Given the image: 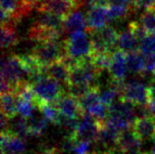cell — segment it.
Segmentation results:
<instances>
[{"instance_id":"1","label":"cell","mask_w":155,"mask_h":154,"mask_svg":"<svg viewBox=\"0 0 155 154\" xmlns=\"http://www.w3.org/2000/svg\"><path fill=\"white\" fill-rule=\"evenodd\" d=\"M25 83H30L28 76L24 68L21 56L3 55L1 60V92L16 91Z\"/></svg>"},{"instance_id":"2","label":"cell","mask_w":155,"mask_h":154,"mask_svg":"<svg viewBox=\"0 0 155 154\" xmlns=\"http://www.w3.org/2000/svg\"><path fill=\"white\" fill-rule=\"evenodd\" d=\"M64 46L67 58L73 62L89 58L93 53L89 32L78 31L69 34L68 38L64 40Z\"/></svg>"},{"instance_id":"3","label":"cell","mask_w":155,"mask_h":154,"mask_svg":"<svg viewBox=\"0 0 155 154\" xmlns=\"http://www.w3.org/2000/svg\"><path fill=\"white\" fill-rule=\"evenodd\" d=\"M31 86L35 94L38 107L43 103L55 104L56 101L60 98V96L66 91L64 90L60 83L45 75L32 83Z\"/></svg>"},{"instance_id":"4","label":"cell","mask_w":155,"mask_h":154,"mask_svg":"<svg viewBox=\"0 0 155 154\" xmlns=\"http://www.w3.org/2000/svg\"><path fill=\"white\" fill-rule=\"evenodd\" d=\"M31 54L38 60L43 67L67 57L64 41L61 40H50V41L35 43Z\"/></svg>"},{"instance_id":"5","label":"cell","mask_w":155,"mask_h":154,"mask_svg":"<svg viewBox=\"0 0 155 154\" xmlns=\"http://www.w3.org/2000/svg\"><path fill=\"white\" fill-rule=\"evenodd\" d=\"M120 99L130 102L134 106H148L149 87L138 80H130L121 86Z\"/></svg>"},{"instance_id":"6","label":"cell","mask_w":155,"mask_h":154,"mask_svg":"<svg viewBox=\"0 0 155 154\" xmlns=\"http://www.w3.org/2000/svg\"><path fill=\"white\" fill-rule=\"evenodd\" d=\"M1 25H15L34 9L27 0H0Z\"/></svg>"},{"instance_id":"7","label":"cell","mask_w":155,"mask_h":154,"mask_svg":"<svg viewBox=\"0 0 155 154\" xmlns=\"http://www.w3.org/2000/svg\"><path fill=\"white\" fill-rule=\"evenodd\" d=\"M84 1V0H44L38 4L36 9L39 13H50L64 19L83 6Z\"/></svg>"},{"instance_id":"8","label":"cell","mask_w":155,"mask_h":154,"mask_svg":"<svg viewBox=\"0 0 155 154\" xmlns=\"http://www.w3.org/2000/svg\"><path fill=\"white\" fill-rule=\"evenodd\" d=\"M99 131V122L95 120L88 113H85L83 118L80 119V122L76 131L71 136L75 140L89 141V143H95L97 135Z\"/></svg>"},{"instance_id":"9","label":"cell","mask_w":155,"mask_h":154,"mask_svg":"<svg viewBox=\"0 0 155 154\" xmlns=\"http://www.w3.org/2000/svg\"><path fill=\"white\" fill-rule=\"evenodd\" d=\"M55 105L60 114L68 118L80 120L85 114L79 98H77L67 90L60 96V98L55 102Z\"/></svg>"},{"instance_id":"10","label":"cell","mask_w":155,"mask_h":154,"mask_svg":"<svg viewBox=\"0 0 155 154\" xmlns=\"http://www.w3.org/2000/svg\"><path fill=\"white\" fill-rule=\"evenodd\" d=\"M129 68L127 64V54L121 50H115L113 52V60L111 67L109 69L112 82L117 84H123L127 78Z\"/></svg>"},{"instance_id":"11","label":"cell","mask_w":155,"mask_h":154,"mask_svg":"<svg viewBox=\"0 0 155 154\" xmlns=\"http://www.w3.org/2000/svg\"><path fill=\"white\" fill-rule=\"evenodd\" d=\"M26 150L25 139L11 131L1 132V154H25Z\"/></svg>"},{"instance_id":"12","label":"cell","mask_w":155,"mask_h":154,"mask_svg":"<svg viewBox=\"0 0 155 154\" xmlns=\"http://www.w3.org/2000/svg\"><path fill=\"white\" fill-rule=\"evenodd\" d=\"M111 22L109 16L108 7H95L91 8L87 14V31H98L105 28L107 24Z\"/></svg>"},{"instance_id":"13","label":"cell","mask_w":155,"mask_h":154,"mask_svg":"<svg viewBox=\"0 0 155 154\" xmlns=\"http://www.w3.org/2000/svg\"><path fill=\"white\" fill-rule=\"evenodd\" d=\"M132 129L141 141L154 139L155 119L151 115L138 117L134 121Z\"/></svg>"},{"instance_id":"14","label":"cell","mask_w":155,"mask_h":154,"mask_svg":"<svg viewBox=\"0 0 155 154\" xmlns=\"http://www.w3.org/2000/svg\"><path fill=\"white\" fill-rule=\"evenodd\" d=\"M44 75L67 87L70 78V65L68 64L67 59L65 58L44 67Z\"/></svg>"},{"instance_id":"15","label":"cell","mask_w":155,"mask_h":154,"mask_svg":"<svg viewBox=\"0 0 155 154\" xmlns=\"http://www.w3.org/2000/svg\"><path fill=\"white\" fill-rule=\"evenodd\" d=\"M63 35L62 31L48 29V28L39 26L38 24H34L28 32V38L35 43L50 41V40H60Z\"/></svg>"},{"instance_id":"16","label":"cell","mask_w":155,"mask_h":154,"mask_svg":"<svg viewBox=\"0 0 155 154\" xmlns=\"http://www.w3.org/2000/svg\"><path fill=\"white\" fill-rule=\"evenodd\" d=\"M63 28L65 34H69L78 31H84L87 30V17H84L83 12L77 10L64 18Z\"/></svg>"},{"instance_id":"17","label":"cell","mask_w":155,"mask_h":154,"mask_svg":"<svg viewBox=\"0 0 155 154\" xmlns=\"http://www.w3.org/2000/svg\"><path fill=\"white\" fill-rule=\"evenodd\" d=\"M140 40L137 39V38L130 29L119 32V38H118L117 42L118 50H121L125 52L126 54H128L138 51L140 50Z\"/></svg>"},{"instance_id":"18","label":"cell","mask_w":155,"mask_h":154,"mask_svg":"<svg viewBox=\"0 0 155 154\" xmlns=\"http://www.w3.org/2000/svg\"><path fill=\"white\" fill-rule=\"evenodd\" d=\"M1 112L8 120L18 115V96L14 91L1 92Z\"/></svg>"},{"instance_id":"19","label":"cell","mask_w":155,"mask_h":154,"mask_svg":"<svg viewBox=\"0 0 155 154\" xmlns=\"http://www.w3.org/2000/svg\"><path fill=\"white\" fill-rule=\"evenodd\" d=\"M142 141L137 136L132 129L124 131L120 133L118 139L117 148L121 152L128 150H140Z\"/></svg>"},{"instance_id":"20","label":"cell","mask_w":155,"mask_h":154,"mask_svg":"<svg viewBox=\"0 0 155 154\" xmlns=\"http://www.w3.org/2000/svg\"><path fill=\"white\" fill-rule=\"evenodd\" d=\"M20 41L15 25H1V47L3 50H9L15 47Z\"/></svg>"},{"instance_id":"21","label":"cell","mask_w":155,"mask_h":154,"mask_svg":"<svg viewBox=\"0 0 155 154\" xmlns=\"http://www.w3.org/2000/svg\"><path fill=\"white\" fill-rule=\"evenodd\" d=\"M127 64L129 71L136 75L145 74V56L138 50L127 54Z\"/></svg>"},{"instance_id":"22","label":"cell","mask_w":155,"mask_h":154,"mask_svg":"<svg viewBox=\"0 0 155 154\" xmlns=\"http://www.w3.org/2000/svg\"><path fill=\"white\" fill-rule=\"evenodd\" d=\"M122 84H117L112 82L111 84L105 87L104 88L98 87L99 92V98L101 102L105 104L107 107L112 106L115 103V100L118 96H120V90H121Z\"/></svg>"},{"instance_id":"23","label":"cell","mask_w":155,"mask_h":154,"mask_svg":"<svg viewBox=\"0 0 155 154\" xmlns=\"http://www.w3.org/2000/svg\"><path fill=\"white\" fill-rule=\"evenodd\" d=\"M63 21H64V19L59 17V16L41 12L39 17L35 21V24H38L39 26L48 28V29H52V30L65 32L64 28H63Z\"/></svg>"},{"instance_id":"24","label":"cell","mask_w":155,"mask_h":154,"mask_svg":"<svg viewBox=\"0 0 155 154\" xmlns=\"http://www.w3.org/2000/svg\"><path fill=\"white\" fill-rule=\"evenodd\" d=\"M28 133L31 136H40L45 131L48 121L43 115H39L35 112V114L27 119Z\"/></svg>"},{"instance_id":"25","label":"cell","mask_w":155,"mask_h":154,"mask_svg":"<svg viewBox=\"0 0 155 154\" xmlns=\"http://www.w3.org/2000/svg\"><path fill=\"white\" fill-rule=\"evenodd\" d=\"M98 34L100 36L101 40L107 47V49L111 52H114V48L117 46L118 38H119V32L116 31V30L113 27L106 26L101 30H98Z\"/></svg>"},{"instance_id":"26","label":"cell","mask_w":155,"mask_h":154,"mask_svg":"<svg viewBox=\"0 0 155 154\" xmlns=\"http://www.w3.org/2000/svg\"><path fill=\"white\" fill-rule=\"evenodd\" d=\"M9 131H11L14 135L18 136L22 139H27V137L31 136L30 133H28V121L27 119L23 118L20 116L19 118L12 119L11 124H9Z\"/></svg>"},{"instance_id":"27","label":"cell","mask_w":155,"mask_h":154,"mask_svg":"<svg viewBox=\"0 0 155 154\" xmlns=\"http://www.w3.org/2000/svg\"><path fill=\"white\" fill-rule=\"evenodd\" d=\"M138 22L148 34H155V7L145 10Z\"/></svg>"},{"instance_id":"28","label":"cell","mask_w":155,"mask_h":154,"mask_svg":"<svg viewBox=\"0 0 155 154\" xmlns=\"http://www.w3.org/2000/svg\"><path fill=\"white\" fill-rule=\"evenodd\" d=\"M91 60L96 68L100 71L109 70L113 60V52H104V53H92Z\"/></svg>"},{"instance_id":"29","label":"cell","mask_w":155,"mask_h":154,"mask_svg":"<svg viewBox=\"0 0 155 154\" xmlns=\"http://www.w3.org/2000/svg\"><path fill=\"white\" fill-rule=\"evenodd\" d=\"M39 111L45 117V119L52 124L57 125L60 118V112L57 109L56 105L53 103H43L38 106Z\"/></svg>"},{"instance_id":"30","label":"cell","mask_w":155,"mask_h":154,"mask_svg":"<svg viewBox=\"0 0 155 154\" xmlns=\"http://www.w3.org/2000/svg\"><path fill=\"white\" fill-rule=\"evenodd\" d=\"M38 109L35 102L23 99H18V114L25 119H28L32 117Z\"/></svg>"},{"instance_id":"31","label":"cell","mask_w":155,"mask_h":154,"mask_svg":"<svg viewBox=\"0 0 155 154\" xmlns=\"http://www.w3.org/2000/svg\"><path fill=\"white\" fill-rule=\"evenodd\" d=\"M134 9L130 7L126 6H116V5H109L108 11L109 16L111 21H115V20H122L129 17L130 15H132L133 11Z\"/></svg>"},{"instance_id":"32","label":"cell","mask_w":155,"mask_h":154,"mask_svg":"<svg viewBox=\"0 0 155 154\" xmlns=\"http://www.w3.org/2000/svg\"><path fill=\"white\" fill-rule=\"evenodd\" d=\"M140 51L144 56L155 53V34H147L140 42Z\"/></svg>"},{"instance_id":"33","label":"cell","mask_w":155,"mask_h":154,"mask_svg":"<svg viewBox=\"0 0 155 154\" xmlns=\"http://www.w3.org/2000/svg\"><path fill=\"white\" fill-rule=\"evenodd\" d=\"M91 143L89 141H83V140H75L74 145L72 148L73 154H91Z\"/></svg>"},{"instance_id":"34","label":"cell","mask_w":155,"mask_h":154,"mask_svg":"<svg viewBox=\"0 0 155 154\" xmlns=\"http://www.w3.org/2000/svg\"><path fill=\"white\" fill-rule=\"evenodd\" d=\"M129 29L134 32V34L137 36V39L140 40V42H141L145 36L147 35V32L142 28L140 22H130L129 25Z\"/></svg>"},{"instance_id":"35","label":"cell","mask_w":155,"mask_h":154,"mask_svg":"<svg viewBox=\"0 0 155 154\" xmlns=\"http://www.w3.org/2000/svg\"><path fill=\"white\" fill-rule=\"evenodd\" d=\"M133 6L136 10H147L155 6V0H133Z\"/></svg>"},{"instance_id":"36","label":"cell","mask_w":155,"mask_h":154,"mask_svg":"<svg viewBox=\"0 0 155 154\" xmlns=\"http://www.w3.org/2000/svg\"><path fill=\"white\" fill-rule=\"evenodd\" d=\"M148 109L153 118L155 119V87L149 86V101H148Z\"/></svg>"},{"instance_id":"37","label":"cell","mask_w":155,"mask_h":154,"mask_svg":"<svg viewBox=\"0 0 155 154\" xmlns=\"http://www.w3.org/2000/svg\"><path fill=\"white\" fill-rule=\"evenodd\" d=\"M155 71V53L145 56V73H152Z\"/></svg>"},{"instance_id":"38","label":"cell","mask_w":155,"mask_h":154,"mask_svg":"<svg viewBox=\"0 0 155 154\" xmlns=\"http://www.w3.org/2000/svg\"><path fill=\"white\" fill-rule=\"evenodd\" d=\"M109 5H116V6H126L134 8L133 0H109Z\"/></svg>"},{"instance_id":"39","label":"cell","mask_w":155,"mask_h":154,"mask_svg":"<svg viewBox=\"0 0 155 154\" xmlns=\"http://www.w3.org/2000/svg\"><path fill=\"white\" fill-rule=\"evenodd\" d=\"M87 2L91 8L105 7L107 4H109V0H87Z\"/></svg>"},{"instance_id":"40","label":"cell","mask_w":155,"mask_h":154,"mask_svg":"<svg viewBox=\"0 0 155 154\" xmlns=\"http://www.w3.org/2000/svg\"><path fill=\"white\" fill-rule=\"evenodd\" d=\"M38 154H62V150L57 147H47L42 149Z\"/></svg>"},{"instance_id":"41","label":"cell","mask_w":155,"mask_h":154,"mask_svg":"<svg viewBox=\"0 0 155 154\" xmlns=\"http://www.w3.org/2000/svg\"><path fill=\"white\" fill-rule=\"evenodd\" d=\"M27 1L28 2V4H30L32 8H36L38 6V4L40 3L41 0H27Z\"/></svg>"},{"instance_id":"42","label":"cell","mask_w":155,"mask_h":154,"mask_svg":"<svg viewBox=\"0 0 155 154\" xmlns=\"http://www.w3.org/2000/svg\"><path fill=\"white\" fill-rule=\"evenodd\" d=\"M121 154H145V153L141 152L140 150H128V151L121 152Z\"/></svg>"},{"instance_id":"43","label":"cell","mask_w":155,"mask_h":154,"mask_svg":"<svg viewBox=\"0 0 155 154\" xmlns=\"http://www.w3.org/2000/svg\"><path fill=\"white\" fill-rule=\"evenodd\" d=\"M151 87H155V71L152 73V83H151Z\"/></svg>"},{"instance_id":"44","label":"cell","mask_w":155,"mask_h":154,"mask_svg":"<svg viewBox=\"0 0 155 154\" xmlns=\"http://www.w3.org/2000/svg\"><path fill=\"white\" fill-rule=\"evenodd\" d=\"M101 154H121V151L120 150H115V151H113V152H107V153H101Z\"/></svg>"},{"instance_id":"45","label":"cell","mask_w":155,"mask_h":154,"mask_svg":"<svg viewBox=\"0 0 155 154\" xmlns=\"http://www.w3.org/2000/svg\"><path fill=\"white\" fill-rule=\"evenodd\" d=\"M145 154H149V153H145Z\"/></svg>"},{"instance_id":"46","label":"cell","mask_w":155,"mask_h":154,"mask_svg":"<svg viewBox=\"0 0 155 154\" xmlns=\"http://www.w3.org/2000/svg\"><path fill=\"white\" fill-rule=\"evenodd\" d=\"M154 7H155V6H154Z\"/></svg>"}]
</instances>
